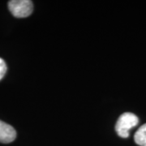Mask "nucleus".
I'll return each instance as SVG.
<instances>
[{
    "mask_svg": "<svg viewBox=\"0 0 146 146\" xmlns=\"http://www.w3.org/2000/svg\"><path fill=\"white\" fill-rule=\"evenodd\" d=\"M134 140L138 145L146 146V123L136 131Z\"/></svg>",
    "mask_w": 146,
    "mask_h": 146,
    "instance_id": "nucleus-4",
    "label": "nucleus"
},
{
    "mask_svg": "<svg viewBox=\"0 0 146 146\" xmlns=\"http://www.w3.org/2000/svg\"><path fill=\"white\" fill-rule=\"evenodd\" d=\"M16 131L12 126L0 120V142L8 144L16 139Z\"/></svg>",
    "mask_w": 146,
    "mask_h": 146,
    "instance_id": "nucleus-3",
    "label": "nucleus"
},
{
    "mask_svg": "<svg viewBox=\"0 0 146 146\" xmlns=\"http://www.w3.org/2000/svg\"><path fill=\"white\" fill-rule=\"evenodd\" d=\"M139 123V119L136 115L126 112L121 115L115 125V130L118 135L122 138H127L129 136V131L136 127Z\"/></svg>",
    "mask_w": 146,
    "mask_h": 146,
    "instance_id": "nucleus-1",
    "label": "nucleus"
},
{
    "mask_svg": "<svg viewBox=\"0 0 146 146\" xmlns=\"http://www.w3.org/2000/svg\"><path fill=\"white\" fill-rule=\"evenodd\" d=\"M6 72H7V65L5 61L0 58V80L5 76Z\"/></svg>",
    "mask_w": 146,
    "mask_h": 146,
    "instance_id": "nucleus-5",
    "label": "nucleus"
},
{
    "mask_svg": "<svg viewBox=\"0 0 146 146\" xmlns=\"http://www.w3.org/2000/svg\"><path fill=\"white\" fill-rule=\"evenodd\" d=\"M8 8L16 18H25L31 15L33 5L29 0H11L8 2Z\"/></svg>",
    "mask_w": 146,
    "mask_h": 146,
    "instance_id": "nucleus-2",
    "label": "nucleus"
}]
</instances>
